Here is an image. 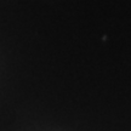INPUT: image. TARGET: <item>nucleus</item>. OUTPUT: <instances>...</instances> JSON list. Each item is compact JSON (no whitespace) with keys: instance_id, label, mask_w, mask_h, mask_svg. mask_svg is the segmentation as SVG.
<instances>
[]
</instances>
